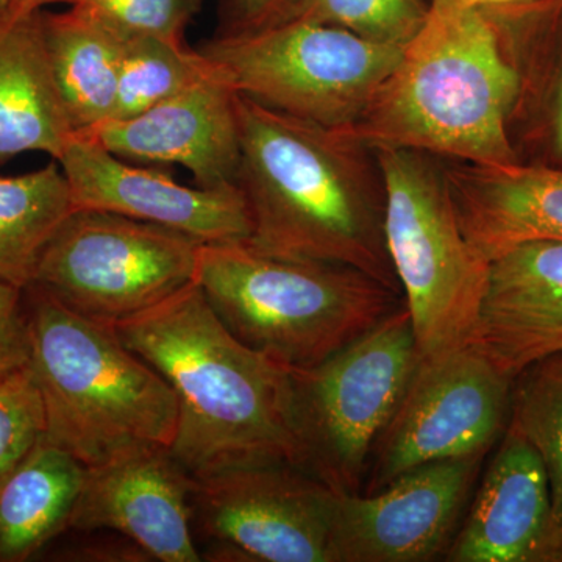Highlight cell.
Returning a JSON list of instances; mask_svg holds the SVG:
<instances>
[{
    "label": "cell",
    "instance_id": "ac0fdd59",
    "mask_svg": "<svg viewBox=\"0 0 562 562\" xmlns=\"http://www.w3.org/2000/svg\"><path fill=\"white\" fill-rule=\"evenodd\" d=\"M465 238L487 261L517 244L562 243V169L447 166Z\"/></svg>",
    "mask_w": 562,
    "mask_h": 562
},
{
    "label": "cell",
    "instance_id": "9c48e42d",
    "mask_svg": "<svg viewBox=\"0 0 562 562\" xmlns=\"http://www.w3.org/2000/svg\"><path fill=\"white\" fill-rule=\"evenodd\" d=\"M201 247L150 222L74 210L41 254L32 284L114 327L194 283Z\"/></svg>",
    "mask_w": 562,
    "mask_h": 562
},
{
    "label": "cell",
    "instance_id": "9a60e30c",
    "mask_svg": "<svg viewBox=\"0 0 562 562\" xmlns=\"http://www.w3.org/2000/svg\"><path fill=\"white\" fill-rule=\"evenodd\" d=\"M236 94L214 65L209 76L154 109L76 135L94 139L122 160L183 166L195 187H231L241 157Z\"/></svg>",
    "mask_w": 562,
    "mask_h": 562
},
{
    "label": "cell",
    "instance_id": "6da1fadb",
    "mask_svg": "<svg viewBox=\"0 0 562 562\" xmlns=\"http://www.w3.org/2000/svg\"><path fill=\"white\" fill-rule=\"evenodd\" d=\"M236 184L257 249L338 262L401 292L384 236L386 194L375 151L347 131L322 127L236 94ZM403 295V294H402Z\"/></svg>",
    "mask_w": 562,
    "mask_h": 562
},
{
    "label": "cell",
    "instance_id": "e0dca14e",
    "mask_svg": "<svg viewBox=\"0 0 562 562\" xmlns=\"http://www.w3.org/2000/svg\"><path fill=\"white\" fill-rule=\"evenodd\" d=\"M554 530L541 454L508 424L443 560L542 562Z\"/></svg>",
    "mask_w": 562,
    "mask_h": 562
},
{
    "label": "cell",
    "instance_id": "603a6c76",
    "mask_svg": "<svg viewBox=\"0 0 562 562\" xmlns=\"http://www.w3.org/2000/svg\"><path fill=\"white\" fill-rule=\"evenodd\" d=\"M213 70V63L187 43H171L155 36H128L110 120L138 116L187 90Z\"/></svg>",
    "mask_w": 562,
    "mask_h": 562
},
{
    "label": "cell",
    "instance_id": "484cf974",
    "mask_svg": "<svg viewBox=\"0 0 562 562\" xmlns=\"http://www.w3.org/2000/svg\"><path fill=\"white\" fill-rule=\"evenodd\" d=\"M46 438V413L31 366L0 380V480Z\"/></svg>",
    "mask_w": 562,
    "mask_h": 562
},
{
    "label": "cell",
    "instance_id": "2e32d148",
    "mask_svg": "<svg viewBox=\"0 0 562 562\" xmlns=\"http://www.w3.org/2000/svg\"><path fill=\"white\" fill-rule=\"evenodd\" d=\"M469 342L512 380L562 353V243L517 244L492 258Z\"/></svg>",
    "mask_w": 562,
    "mask_h": 562
},
{
    "label": "cell",
    "instance_id": "e575fe53",
    "mask_svg": "<svg viewBox=\"0 0 562 562\" xmlns=\"http://www.w3.org/2000/svg\"><path fill=\"white\" fill-rule=\"evenodd\" d=\"M10 10V3L9 0H0V18L3 16V14L7 13V11Z\"/></svg>",
    "mask_w": 562,
    "mask_h": 562
},
{
    "label": "cell",
    "instance_id": "7402d4cb",
    "mask_svg": "<svg viewBox=\"0 0 562 562\" xmlns=\"http://www.w3.org/2000/svg\"><path fill=\"white\" fill-rule=\"evenodd\" d=\"M74 210L57 160L40 171L0 177V280L31 286L41 254Z\"/></svg>",
    "mask_w": 562,
    "mask_h": 562
},
{
    "label": "cell",
    "instance_id": "7a4b0ae2",
    "mask_svg": "<svg viewBox=\"0 0 562 562\" xmlns=\"http://www.w3.org/2000/svg\"><path fill=\"white\" fill-rule=\"evenodd\" d=\"M114 328L176 394L179 427L169 453L191 476L299 465L291 369L239 341L198 284Z\"/></svg>",
    "mask_w": 562,
    "mask_h": 562
},
{
    "label": "cell",
    "instance_id": "8fae6325",
    "mask_svg": "<svg viewBox=\"0 0 562 562\" xmlns=\"http://www.w3.org/2000/svg\"><path fill=\"white\" fill-rule=\"evenodd\" d=\"M513 382L471 342L422 358L373 447L362 494L428 462L484 457L508 427Z\"/></svg>",
    "mask_w": 562,
    "mask_h": 562
},
{
    "label": "cell",
    "instance_id": "4dcf8cb0",
    "mask_svg": "<svg viewBox=\"0 0 562 562\" xmlns=\"http://www.w3.org/2000/svg\"><path fill=\"white\" fill-rule=\"evenodd\" d=\"M542 562H562V527L553 532L549 547L543 553Z\"/></svg>",
    "mask_w": 562,
    "mask_h": 562
},
{
    "label": "cell",
    "instance_id": "f1b7e54d",
    "mask_svg": "<svg viewBox=\"0 0 562 562\" xmlns=\"http://www.w3.org/2000/svg\"><path fill=\"white\" fill-rule=\"evenodd\" d=\"M94 538H85L76 546L66 547L60 554L65 561H95V562H149V554L131 539L111 532L110 536L99 535Z\"/></svg>",
    "mask_w": 562,
    "mask_h": 562
},
{
    "label": "cell",
    "instance_id": "8992f818",
    "mask_svg": "<svg viewBox=\"0 0 562 562\" xmlns=\"http://www.w3.org/2000/svg\"><path fill=\"white\" fill-rule=\"evenodd\" d=\"M382 169L384 236L422 358L469 342L490 261L462 232L447 166L424 151L373 149Z\"/></svg>",
    "mask_w": 562,
    "mask_h": 562
},
{
    "label": "cell",
    "instance_id": "cb8c5ba5",
    "mask_svg": "<svg viewBox=\"0 0 562 562\" xmlns=\"http://www.w3.org/2000/svg\"><path fill=\"white\" fill-rule=\"evenodd\" d=\"M508 424L541 454L558 530L562 527V353L535 362L514 379Z\"/></svg>",
    "mask_w": 562,
    "mask_h": 562
},
{
    "label": "cell",
    "instance_id": "d6a6232c",
    "mask_svg": "<svg viewBox=\"0 0 562 562\" xmlns=\"http://www.w3.org/2000/svg\"><path fill=\"white\" fill-rule=\"evenodd\" d=\"M69 0H9L10 7L13 9L43 10L52 3H68Z\"/></svg>",
    "mask_w": 562,
    "mask_h": 562
},
{
    "label": "cell",
    "instance_id": "3957f363",
    "mask_svg": "<svg viewBox=\"0 0 562 562\" xmlns=\"http://www.w3.org/2000/svg\"><path fill=\"white\" fill-rule=\"evenodd\" d=\"M520 77L486 9L431 0L424 27L353 127L372 149L424 151L454 162L517 165L508 116Z\"/></svg>",
    "mask_w": 562,
    "mask_h": 562
},
{
    "label": "cell",
    "instance_id": "d6986e66",
    "mask_svg": "<svg viewBox=\"0 0 562 562\" xmlns=\"http://www.w3.org/2000/svg\"><path fill=\"white\" fill-rule=\"evenodd\" d=\"M43 11L10 7L0 18V166L25 151L58 161L74 136L52 74Z\"/></svg>",
    "mask_w": 562,
    "mask_h": 562
},
{
    "label": "cell",
    "instance_id": "4fadbf2b",
    "mask_svg": "<svg viewBox=\"0 0 562 562\" xmlns=\"http://www.w3.org/2000/svg\"><path fill=\"white\" fill-rule=\"evenodd\" d=\"M76 210H99L150 222L202 244L247 241L254 225L238 184L184 187L158 168L127 165L87 136L69 140L60 160Z\"/></svg>",
    "mask_w": 562,
    "mask_h": 562
},
{
    "label": "cell",
    "instance_id": "83f0119b",
    "mask_svg": "<svg viewBox=\"0 0 562 562\" xmlns=\"http://www.w3.org/2000/svg\"><path fill=\"white\" fill-rule=\"evenodd\" d=\"M31 353L25 290L0 280V380L29 366Z\"/></svg>",
    "mask_w": 562,
    "mask_h": 562
},
{
    "label": "cell",
    "instance_id": "836d02e7",
    "mask_svg": "<svg viewBox=\"0 0 562 562\" xmlns=\"http://www.w3.org/2000/svg\"><path fill=\"white\" fill-rule=\"evenodd\" d=\"M554 149H557L558 157L562 160V85L560 102H558L557 121H554Z\"/></svg>",
    "mask_w": 562,
    "mask_h": 562
},
{
    "label": "cell",
    "instance_id": "52a82bcc",
    "mask_svg": "<svg viewBox=\"0 0 562 562\" xmlns=\"http://www.w3.org/2000/svg\"><path fill=\"white\" fill-rule=\"evenodd\" d=\"M422 355L405 303L312 368L291 369L299 465L336 494L364 486L373 447Z\"/></svg>",
    "mask_w": 562,
    "mask_h": 562
},
{
    "label": "cell",
    "instance_id": "7c38bea8",
    "mask_svg": "<svg viewBox=\"0 0 562 562\" xmlns=\"http://www.w3.org/2000/svg\"><path fill=\"white\" fill-rule=\"evenodd\" d=\"M483 460L428 462L372 494H339L331 562H427L446 557Z\"/></svg>",
    "mask_w": 562,
    "mask_h": 562
},
{
    "label": "cell",
    "instance_id": "ba28073f",
    "mask_svg": "<svg viewBox=\"0 0 562 562\" xmlns=\"http://www.w3.org/2000/svg\"><path fill=\"white\" fill-rule=\"evenodd\" d=\"M199 50L244 98L336 131L357 124L403 54L308 21L216 33Z\"/></svg>",
    "mask_w": 562,
    "mask_h": 562
},
{
    "label": "cell",
    "instance_id": "ffe728a7",
    "mask_svg": "<svg viewBox=\"0 0 562 562\" xmlns=\"http://www.w3.org/2000/svg\"><path fill=\"white\" fill-rule=\"evenodd\" d=\"M87 479V468L44 438L0 480V562L31 561L63 532Z\"/></svg>",
    "mask_w": 562,
    "mask_h": 562
},
{
    "label": "cell",
    "instance_id": "5bb4252c",
    "mask_svg": "<svg viewBox=\"0 0 562 562\" xmlns=\"http://www.w3.org/2000/svg\"><path fill=\"white\" fill-rule=\"evenodd\" d=\"M192 487L194 476L169 450H133L87 469L69 531L117 532L151 561H202L192 527Z\"/></svg>",
    "mask_w": 562,
    "mask_h": 562
},
{
    "label": "cell",
    "instance_id": "d4e9b609",
    "mask_svg": "<svg viewBox=\"0 0 562 562\" xmlns=\"http://www.w3.org/2000/svg\"><path fill=\"white\" fill-rule=\"evenodd\" d=\"M430 9L427 0H291L272 24L317 22L373 43L405 47L424 27Z\"/></svg>",
    "mask_w": 562,
    "mask_h": 562
},
{
    "label": "cell",
    "instance_id": "4316f807",
    "mask_svg": "<svg viewBox=\"0 0 562 562\" xmlns=\"http://www.w3.org/2000/svg\"><path fill=\"white\" fill-rule=\"evenodd\" d=\"M205 0H69L101 14L127 36H155L183 44Z\"/></svg>",
    "mask_w": 562,
    "mask_h": 562
},
{
    "label": "cell",
    "instance_id": "277c9868",
    "mask_svg": "<svg viewBox=\"0 0 562 562\" xmlns=\"http://www.w3.org/2000/svg\"><path fill=\"white\" fill-rule=\"evenodd\" d=\"M31 366L46 438L95 468L133 450H171L179 402L168 382L128 349L113 325L25 288Z\"/></svg>",
    "mask_w": 562,
    "mask_h": 562
},
{
    "label": "cell",
    "instance_id": "44dd1931",
    "mask_svg": "<svg viewBox=\"0 0 562 562\" xmlns=\"http://www.w3.org/2000/svg\"><path fill=\"white\" fill-rule=\"evenodd\" d=\"M44 40L55 85L74 133L110 120L127 35L85 5L43 11Z\"/></svg>",
    "mask_w": 562,
    "mask_h": 562
},
{
    "label": "cell",
    "instance_id": "5b68a950",
    "mask_svg": "<svg viewBox=\"0 0 562 562\" xmlns=\"http://www.w3.org/2000/svg\"><path fill=\"white\" fill-rule=\"evenodd\" d=\"M194 283L239 341L288 369L324 361L405 303L350 266L277 257L249 239L202 244Z\"/></svg>",
    "mask_w": 562,
    "mask_h": 562
},
{
    "label": "cell",
    "instance_id": "30bf717a",
    "mask_svg": "<svg viewBox=\"0 0 562 562\" xmlns=\"http://www.w3.org/2000/svg\"><path fill=\"white\" fill-rule=\"evenodd\" d=\"M338 495L292 464L243 465L199 476L191 501L202 560L331 562Z\"/></svg>",
    "mask_w": 562,
    "mask_h": 562
},
{
    "label": "cell",
    "instance_id": "1f68e13d",
    "mask_svg": "<svg viewBox=\"0 0 562 562\" xmlns=\"http://www.w3.org/2000/svg\"><path fill=\"white\" fill-rule=\"evenodd\" d=\"M461 5L475 7V9H494V7L513 5L525 0H457Z\"/></svg>",
    "mask_w": 562,
    "mask_h": 562
},
{
    "label": "cell",
    "instance_id": "f546056e",
    "mask_svg": "<svg viewBox=\"0 0 562 562\" xmlns=\"http://www.w3.org/2000/svg\"><path fill=\"white\" fill-rule=\"evenodd\" d=\"M291 0H224L217 33L254 31L272 24Z\"/></svg>",
    "mask_w": 562,
    "mask_h": 562
}]
</instances>
